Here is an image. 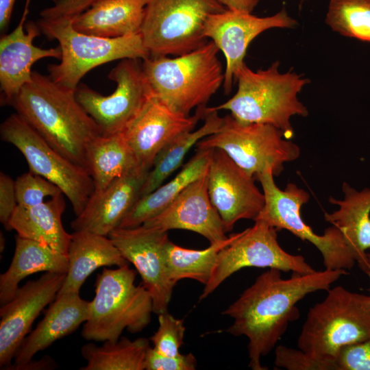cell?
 <instances>
[{
    "label": "cell",
    "mask_w": 370,
    "mask_h": 370,
    "mask_svg": "<svg viewBox=\"0 0 370 370\" xmlns=\"http://www.w3.org/2000/svg\"><path fill=\"white\" fill-rule=\"evenodd\" d=\"M347 270H328L283 279L281 271L269 269L223 312L234 319L229 334L248 339L249 367L267 369L260 359L267 355L285 333L289 323L298 319L297 304L307 295L328 291Z\"/></svg>",
    "instance_id": "6da1fadb"
},
{
    "label": "cell",
    "mask_w": 370,
    "mask_h": 370,
    "mask_svg": "<svg viewBox=\"0 0 370 370\" xmlns=\"http://www.w3.org/2000/svg\"><path fill=\"white\" fill-rule=\"evenodd\" d=\"M75 92L49 75L33 71L31 81L21 88L10 106L54 149L86 169L87 147L103 134L78 102Z\"/></svg>",
    "instance_id": "7a4b0ae2"
},
{
    "label": "cell",
    "mask_w": 370,
    "mask_h": 370,
    "mask_svg": "<svg viewBox=\"0 0 370 370\" xmlns=\"http://www.w3.org/2000/svg\"><path fill=\"white\" fill-rule=\"evenodd\" d=\"M280 62L267 69L254 71L245 63L236 74L238 89L226 102L212 109L225 110L238 121L269 124L282 130L285 138L293 136L291 119L306 116L307 108L297 95L309 79L292 70L281 73Z\"/></svg>",
    "instance_id": "3957f363"
},
{
    "label": "cell",
    "mask_w": 370,
    "mask_h": 370,
    "mask_svg": "<svg viewBox=\"0 0 370 370\" xmlns=\"http://www.w3.org/2000/svg\"><path fill=\"white\" fill-rule=\"evenodd\" d=\"M219 48L212 41L186 54L142 60L144 73L156 96L173 111L186 116L204 108L223 86L224 71Z\"/></svg>",
    "instance_id": "277c9868"
},
{
    "label": "cell",
    "mask_w": 370,
    "mask_h": 370,
    "mask_svg": "<svg viewBox=\"0 0 370 370\" xmlns=\"http://www.w3.org/2000/svg\"><path fill=\"white\" fill-rule=\"evenodd\" d=\"M136 275L128 264L103 268L97 275L95 295L81 332L84 339L115 342L125 330L134 334L149 325L153 301L143 284H135Z\"/></svg>",
    "instance_id": "5b68a950"
},
{
    "label": "cell",
    "mask_w": 370,
    "mask_h": 370,
    "mask_svg": "<svg viewBox=\"0 0 370 370\" xmlns=\"http://www.w3.org/2000/svg\"><path fill=\"white\" fill-rule=\"evenodd\" d=\"M369 337L370 295L337 286L330 288L325 299L309 309L297 347L317 359L336 364L343 347Z\"/></svg>",
    "instance_id": "8992f818"
},
{
    "label": "cell",
    "mask_w": 370,
    "mask_h": 370,
    "mask_svg": "<svg viewBox=\"0 0 370 370\" xmlns=\"http://www.w3.org/2000/svg\"><path fill=\"white\" fill-rule=\"evenodd\" d=\"M73 17L40 18L36 22L42 34L56 40L61 49L60 62L47 66L49 76L58 84L75 90L82 77L100 65L117 60H145L149 53L140 33L107 38L75 29Z\"/></svg>",
    "instance_id": "52a82bcc"
},
{
    "label": "cell",
    "mask_w": 370,
    "mask_h": 370,
    "mask_svg": "<svg viewBox=\"0 0 370 370\" xmlns=\"http://www.w3.org/2000/svg\"><path fill=\"white\" fill-rule=\"evenodd\" d=\"M226 9L216 0H147L140 34L149 57L178 56L204 45L208 16Z\"/></svg>",
    "instance_id": "ba28073f"
},
{
    "label": "cell",
    "mask_w": 370,
    "mask_h": 370,
    "mask_svg": "<svg viewBox=\"0 0 370 370\" xmlns=\"http://www.w3.org/2000/svg\"><path fill=\"white\" fill-rule=\"evenodd\" d=\"M273 177L270 169L255 177L264 196V207L256 219L265 221L277 230H288L312 243L321 253L325 269H352L356 263L355 258L338 227H328L323 234L319 235L303 220L301 209L310 199L308 193L293 183L282 190L275 184Z\"/></svg>",
    "instance_id": "9c48e42d"
},
{
    "label": "cell",
    "mask_w": 370,
    "mask_h": 370,
    "mask_svg": "<svg viewBox=\"0 0 370 370\" xmlns=\"http://www.w3.org/2000/svg\"><path fill=\"white\" fill-rule=\"evenodd\" d=\"M223 118L220 130L200 140L197 149L223 150L254 177L267 169L278 176L284 163L299 158V147L286 138L278 128L269 124L242 123L231 114Z\"/></svg>",
    "instance_id": "30bf717a"
},
{
    "label": "cell",
    "mask_w": 370,
    "mask_h": 370,
    "mask_svg": "<svg viewBox=\"0 0 370 370\" xmlns=\"http://www.w3.org/2000/svg\"><path fill=\"white\" fill-rule=\"evenodd\" d=\"M0 135L3 141L21 151L29 171L58 186L71 202L75 215L82 213L94 192L92 179L84 167L54 149L17 113L3 121Z\"/></svg>",
    "instance_id": "8fae6325"
},
{
    "label": "cell",
    "mask_w": 370,
    "mask_h": 370,
    "mask_svg": "<svg viewBox=\"0 0 370 370\" xmlns=\"http://www.w3.org/2000/svg\"><path fill=\"white\" fill-rule=\"evenodd\" d=\"M239 233L219 253L209 282L199 300L206 298L235 272L246 267L277 269L293 273L309 274L314 270L301 255L291 254L280 246L277 230L261 219Z\"/></svg>",
    "instance_id": "7c38bea8"
},
{
    "label": "cell",
    "mask_w": 370,
    "mask_h": 370,
    "mask_svg": "<svg viewBox=\"0 0 370 370\" xmlns=\"http://www.w3.org/2000/svg\"><path fill=\"white\" fill-rule=\"evenodd\" d=\"M139 60L123 59L110 71L108 78L116 84L110 95H103L84 84L75 89L78 102L103 135L122 133L154 92Z\"/></svg>",
    "instance_id": "4fadbf2b"
},
{
    "label": "cell",
    "mask_w": 370,
    "mask_h": 370,
    "mask_svg": "<svg viewBox=\"0 0 370 370\" xmlns=\"http://www.w3.org/2000/svg\"><path fill=\"white\" fill-rule=\"evenodd\" d=\"M108 237L140 275L142 284L151 297L153 313L168 311L175 285L169 277L165 261L168 232L141 225L116 228Z\"/></svg>",
    "instance_id": "5bb4252c"
},
{
    "label": "cell",
    "mask_w": 370,
    "mask_h": 370,
    "mask_svg": "<svg viewBox=\"0 0 370 370\" xmlns=\"http://www.w3.org/2000/svg\"><path fill=\"white\" fill-rule=\"evenodd\" d=\"M297 25V21L288 14L285 8L265 17L229 9L210 14L206 21L204 33L224 54L226 64L223 87L225 93L231 92L236 74L245 64L248 46L256 37L271 28H294Z\"/></svg>",
    "instance_id": "9a60e30c"
},
{
    "label": "cell",
    "mask_w": 370,
    "mask_h": 370,
    "mask_svg": "<svg viewBox=\"0 0 370 370\" xmlns=\"http://www.w3.org/2000/svg\"><path fill=\"white\" fill-rule=\"evenodd\" d=\"M208 190L226 232L239 220L254 221L264 205V194L254 177L217 148H213L208 166Z\"/></svg>",
    "instance_id": "2e32d148"
},
{
    "label": "cell",
    "mask_w": 370,
    "mask_h": 370,
    "mask_svg": "<svg viewBox=\"0 0 370 370\" xmlns=\"http://www.w3.org/2000/svg\"><path fill=\"white\" fill-rule=\"evenodd\" d=\"M206 108H197L192 116L184 115L171 110L153 92L122 132L139 166L150 170L165 146L182 134L194 130L204 118Z\"/></svg>",
    "instance_id": "e0dca14e"
},
{
    "label": "cell",
    "mask_w": 370,
    "mask_h": 370,
    "mask_svg": "<svg viewBox=\"0 0 370 370\" xmlns=\"http://www.w3.org/2000/svg\"><path fill=\"white\" fill-rule=\"evenodd\" d=\"M66 273L45 272L19 287L14 297L0 308V367L10 366L34 320L56 297Z\"/></svg>",
    "instance_id": "ac0fdd59"
},
{
    "label": "cell",
    "mask_w": 370,
    "mask_h": 370,
    "mask_svg": "<svg viewBox=\"0 0 370 370\" xmlns=\"http://www.w3.org/2000/svg\"><path fill=\"white\" fill-rule=\"evenodd\" d=\"M32 0H25L21 20L9 34L0 39L1 103L10 105L21 88L32 79V67L37 61L53 58L60 59V46L42 49L33 44L41 32L34 21L25 23Z\"/></svg>",
    "instance_id": "d6986e66"
},
{
    "label": "cell",
    "mask_w": 370,
    "mask_h": 370,
    "mask_svg": "<svg viewBox=\"0 0 370 370\" xmlns=\"http://www.w3.org/2000/svg\"><path fill=\"white\" fill-rule=\"evenodd\" d=\"M143 225L164 232L192 231L206 238L210 244L228 238L208 195V170L188 185L166 208Z\"/></svg>",
    "instance_id": "ffe728a7"
},
{
    "label": "cell",
    "mask_w": 370,
    "mask_h": 370,
    "mask_svg": "<svg viewBox=\"0 0 370 370\" xmlns=\"http://www.w3.org/2000/svg\"><path fill=\"white\" fill-rule=\"evenodd\" d=\"M149 171L138 168L115 179L101 191L93 193L82 213L71 223V228L108 236L119 227L139 199Z\"/></svg>",
    "instance_id": "44dd1931"
},
{
    "label": "cell",
    "mask_w": 370,
    "mask_h": 370,
    "mask_svg": "<svg viewBox=\"0 0 370 370\" xmlns=\"http://www.w3.org/2000/svg\"><path fill=\"white\" fill-rule=\"evenodd\" d=\"M89 305L90 301L81 298L79 293L58 294L43 319L19 345L14 363L4 369L29 362L37 353L75 332L88 319Z\"/></svg>",
    "instance_id": "7402d4cb"
},
{
    "label": "cell",
    "mask_w": 370,
    "mask_h": 370,
    "mask_svg": "<svg viewBox=\"0 0 370 370\" xmlns=\"http://www.w3.org/2000/svg\"><path fill=\"white\" fill-rule=\"evenodd\" d=\"M342 191L343 199L329 198L338 209L325 212L324 219L341 231L356 263L365 272L370 250V188L359 190L343 182Z\"/></svg>",
    "instance_id": "603a6c76"
},
{
    "label": "cell",
    "mask_w": 370,
    "mask_h": 370,
    "mask_svg": "<svg viewBox=\"0 0 370 370\" xmlns=\"http://www.w3.org/2000/svg\"><path fill=\"white\" fill-rule=\"evenodd\" d=\"M67 257V272L58 294L79 293L87 278L96 269L128 264L108 236L87 231L71 234Z\"/></svg>",
    "instance_id": "cb8c5ba5"
},
{
    "label": "cell",
    "mask_w": 370,
    "mask_h": 370,
    "mask_svg": "<svg viewBox=\"0 0 370 370\" xmlns=\"http://www.w3.org/2000/svg\"><path fill=\"white\" fill-rule=\"evenodd\" d=\"M147 0H98L73 17L77 31L115 38L140 33Z\"/></svg>",
    "instance_id": "d4e9b609"
},
{
    "label": "cell",
    "mask_w": 370,
    "mask_h": 370,
    "mask_svg": "<svg viewBox=\"0 0 370 370\" xmlns=\"http://www.w3.org/2000/svg\"><path fill=\"white\" fill-rule=\"evenodd\" d=\"M64 194L29 207L17 206L10 220L11 230L20 237L44 243L56 251L68 254L71 234L64 230L62 215L65 209Z\"/></svg>",
    "instance_id": "484cf974"
},
{
    "label": "cell",
    "mask_w": 370,
    "mask_h": 370,
    "mask_svg": "<svg viewBox=\"0 0 370 370\" xmlns=\"http://www.w3.org/2000/svg\"><path fill=\"white\" fill-rule=\"evenodd\" d=\"M68 257L49 246L16 235L15 249L10 267L0 275L1 306L10 301L19 288V283L35 273H66Z\"/></svg>",
    "instance_id": "4316f807"
},
{
    "label": "cell",
    "mask_w": 370,
    "mask_h": 370,
    "mask_svg": "<svg viewBox=\"0 0 370 370\" xmlns=\"http://www.w3.org/2000/svg\"><path fill=\"white\" fill-rule=\"evenodd\" d=\"M213 148L197 149L196 153L169 182L139 197L119 227L140 226L158 214L191 182L207 171Z\"/></svg>",
    "instance_id": "83f0119b"
},
{
    "label": "cell",
    "mask_w": 370,
    "mask_h": 370,
    "mask_svg": "<svg viewBox=\"0 0 370 370\" xmlns=\"http://www.w3.org/2000/svg\"><path fill=\"white\" fill-rule=\"evenodd\" d=\"M86 169L98 193L115 179L141 168L122 133L101 135L88 146Z\"/></svg>",
    "instance_id": "f1b7e54d"
},
{
    "label": "cell",
    "mask_w": 370,
    "mask_h": 370,
    "mask_svg": "<svg viewBox=\"0 0 370 370\" xmlns=\"http://www.w3.org/2000/svg\"><path fill=\"white\" fill-rule=\"evenodd\" d=\"M204 123L196 130L182 134L165 146L156 156L143 185L140 197L147 195L163 184L164 180L183 162L188 151L204 138L218 132L224 118L218 111L206 108Z\"/></svg>",
    "instance_id": "f546056e"
},
{
    "label": "cell",
    "mask_w": 370,
    "mask_h": 370,
    "mask_svg": "<svg viewBox=\"0 0 370 370\" xmlns=\"http://www.w3.org/2000/svg\"><path fill=\"white\" fill-rule=\"evenodd\" d=\"M149 348L145 338L121 337L115 342L104 341L101 346L90 343L81 349L87 364L80 370H143Z\"/></svg>",
    "instance_id": "4dcf8cb0"
},
{
    "label": "cell",
    "mask_w": 370,
    "mask_h": 370,
    "mask_svg": "<svg viewBox=\"0 0 370 370\" xmlns=\"http://www.w3.org/2000/svg\"><path fill=\"white\" fill-rule=\"evenodd\" d=\"M236 233L223 241L210 244L204 249L182 247L170 240L165 247V261L170 280L176 283L190 278L206 285L210 280L219 251L230 244Z\"/></svg>",
    "instance_id": "1f68e13d"
},
{
    "label": "cell",
    "mask_w": 370,
    "mask_h": 370,
    "mask_svg": "<svg viewBox=\"0 0 370 370\" xmlns=\"http://www.w3.org/2000/svg\"><path fill=\"white\" fill-rule=\"evenodd\" d=\"M325 23L343 36L370 42V0H330Z\"/></svg>",
    "instance_id": "d6a6232c"
},
{
    "label": "cell",
    "mask_w": 370,
    "mask_h": 370,
    "mask_svg": "<svg viewBox=\"0 0 370 370\" xmlns=\"http://www.w3.org/2000/svg\"><path fill=\"white\" fill-rule=\"evenodd\" d=\"M15 189L18 206L23 208L39 205L47 197L63 194L56 184L29 171L16 178Z\"/></svg>",
    "instance_id": "836d02e7"
},
{
    "label": "cell",
    "mask_w": 370,
    "mask_h": 370,
    "mask_svg": "<svg viewBox=\"0 0 370 370\" xmlns=\"http://www.w3.org/2000/svg\"><path fill=\"white\" fill-rule=\"evenodd\" d=\"M159 326L150 337L153 348L162 354L175 356L184 344L186 328L184 319H179L166 311L158 314Z\"/></svg>",
    "instance_id": "e575fe53"
},
{
    "label": "cell",
    "mask_w": 370,
    "mask_h": 370,
    "mask_svg": "<svg viewBox=\"0 0 370 370\" xmlns=\"http://www.w3.org/2000/svg\"><path fill=\"white\" fill-rule=\"evenodd\" d=\"M275 365L287 370H337L335 363L317 359L303 350L278 345Z\"/></svg>",
    "instance_id": "d590c367"
},
{
    "label": "cell",
    "mask_w": 370,
    "mask_h": 370,
    "mask_svg": "<svg viewBox=\"0 0 370 370\" xmlns=\"http://www.w3.org/2000/svg\"><path fill=\"white\" fill-rule=\"evenodd\" d=\"M336 364L337 370H370V337L343 347Z\"/></svg>",
    "instance_id": "8d00e7d4"
},
{
    "label": "cell",
    "mask_w": 370,
    "mask_h": 370,
    "mask_svg": "<svg viewBox=\"0 0 370 370\" xmlns=\"http://www.w3.org/2000/svg\"><path fill=\"white\" fill-rule=\"evenodd\" d=\"M196 367L197 359L192 353L166 356L151 347L145 360L147 370H195Z\"/></svg>",
    "instance_id": "74e56055"
},
{
    "label": "cell",
    "mask_w": 370,
    "mask_h": 370,
    "mask_svg": "<svg viewBox=\"0 0 370 370\" xmlns=\"http://www.w3.org/2000/svg\"><path fill=\"white\" fill-rule=\"evenodd\" d=\"M18 206L15 180L3 172L0 173V221L10 231V220Z\"/></svg>",
    "instance_id": "f35d334b"
},
{
    "label": "cell",
    "mask_w": 370,
    "mask_h": 370,
    "mask_svg": "<svg viewBox=\"0 0 370 370\" xmlns=\"http://www.w3.org/2000/svg\"><path fill=\"white\" fill-rule=\"evenodd\" d=\"M98 0H53L51 6L40 12V18H54L58 17H75Z\"/></svg>",
    "instance_id": "ab89813d"
},
{
    "label": "cell",
    "mask_w": 370,
    "mask_h": 370,
    "mask_svg": "<svg viewBox=\"0 0 370 370\" xmlns=\"http://www.w3.org/2000/svg\"><path fill=\"white\" fill-rule=\"evenodd\" d=\"M57 367L55 360L49 356H45L38 360H31L29 362L17 367H10L8 370H51Z\"/></svg>",
    "instance_id": "60d3db41"
},
{
    "label": "cell",
    "mask_w": 370,
    "mask_h": 370,
    "mask_svg": "<svg viewBox=\"0 0 370 370\" xmlns=\"http://www.w3.org/2000/svg\"><path fill=\"white\" fill-rule=\"evenodd\" d=\"M227 9L250 12L254 10L260 0H216Z\"/></svg>",
    "instance_id": "b9f144b4"
},
{
    "label": "cell",
    "mask_w": 370,
    "mask_h": 370,
    "mask_svg": "<svg viewBox=\"0 0 370 370\" xmlns=\"http://www.w3.org/2000/svg\"><path fill=\"white\" fill-rule=\"evenodd\" d=\"M16 0H0V31L4 33L8 29Z\"/></svg>",
    "instance_id": "7bdbcfd3"
},
{
    "label": "cell",
    "mask_w": 370,
    "mask_h": 370,
    "mask_svg": "<svg viewBox=\"0 0 370 370\" xmlns=\"http://www.w3.org/2000/svg\"><path fill=\"white\" fill-rule=\"evenodd\" d=\"M367 265L365 273L367 275L370 282V250L367 252Z\"/></svg>",
    "instance_id": "ee69618b"
},
{
    "label": "cell",
    "mask_w": 370,
    "mask_h": 370,
    "mask_svg": "<svg viewBox=\"0 0 370 370\" xmlns=\"http://www.w3.org/2000/svg\"><path fill=\"white\" fill-rule=\"evenodd\" d=\"M0 238H1V252H2L5 247V239L1 232Z\"/></svg>",
    "instance_id": "f6af8a7d"
}]
</instances>
